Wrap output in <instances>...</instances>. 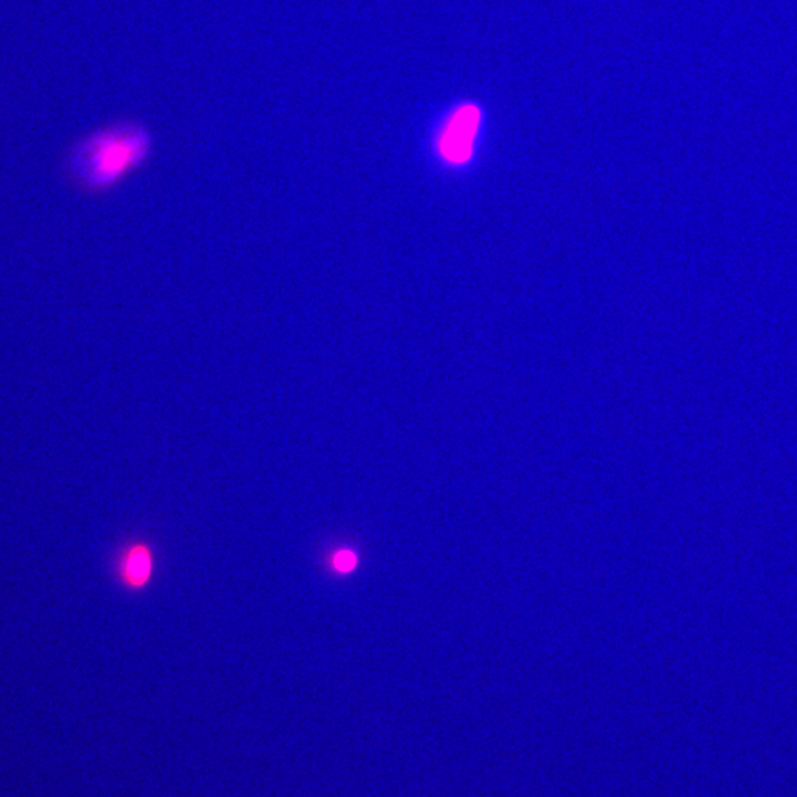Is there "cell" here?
Wrapping results in <instances>:
<instances>
[{
	"mask_svg": "<svg viewBox=\"0 0 797 797\" xmlns=\"http://www.w3.org/2000/svg\"><path fill=\"white\" fill-rule=\"evenodd\" d=\"M151 572L152 557L147 547L135 545L126 551L120 563V574L129 587H144L151 578Z\"/></svg>",
	"mask_w": 797,
	"mask_h": 797,
	"instance_id": "3957f363",
	"label": "cell"
},
{
	"mask_svg": "<svg viewBox=\"0 0 797 797\" xmlns=\"http://www.w3.org/2000/svg\"><path fill=\"white\" fill-rule=\"evenodd\" d=\"M156 138L142 120L121 119L85 136L71 149L68 175L88 194L110 193L151 161Z\"/></svg>",
	"mask_w": 797,
	"mask_h": 797,
	"instance_id": "6da1fadb",
	"label": "cell"
},
{
	"mask_svg": "<svg viewBox=\"0 0 797 797\" xmlns=\"http://www.w3.org/2000/svg\"><path fill=\"white\" fill-rule=\"evenodd\" d=\"M356 564L357 557L355 552L351 550H342L335 552L333 559V568L337 570L338 573L352 572V570L356 568Z\"/></svg>",
	"mask_w": 797,
	"mask_h": 797,
	"instance_id": "277c9868",
	"label": "cell"
},
{
	"mask_svg": "<svg viewBox=\"0 0 797 797\" xmlns=\"http://www.w3.org/2000/svg\"><path fill=\"white\" fill-rule=\"evenodd\" d=\"M480 125V111L474 106H463L452 115L439 138V151L450 163H465L473 152V144Z\"/></svg>",
	"mask_w": 797,
	"mask_h": 797,
	"instance_id": "7a4b0ae2",
	"label": "cell"
}]
</instances>
